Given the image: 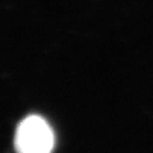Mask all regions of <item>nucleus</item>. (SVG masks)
Instances as JSON below:
<instances>
[{"instance_id": "f257e3e1", "label": "nucleus", "mask_w": 153, "mask_h": 153, "mask_svg": "<svg viewBox=\"0 0 153 153\" xmlns=\"http://www.w3.org/2000/svg\"><path fill=\"white\" fill-rule=\"evenodd\" d=\"M14 144L18 153H51L55 138L44 117L31 115L19 123Z\"/></svg>"}]
</instances>
